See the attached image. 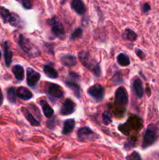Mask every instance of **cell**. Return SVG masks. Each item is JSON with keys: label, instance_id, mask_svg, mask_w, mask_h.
I'll return each instance as SVG.
<instances>
[{"label": "cell", "instance_id": "8992f818", "mask_svg": "<svg viewBox=\"0 0 159 160\" xmlns=\"http://www.w3.org/2000/svg\"><path fill=\"white\" fill-rule=\"evenodd\" d=\"M45 93L51 99H59L63 96V90L57 84L48 83L45 86Z\"/></svg>", "mask_w": 159, "mask_h": 160}, {"label": "cell", "instance_id": "484cf974", "mask_svg": "<svg viewBox=\"0 0 159 160\" xmlns=\"http://www.w3.org/2000/svg\"><path fill=\"white\" fill-rule=\"evenodd\" d=\"M82 35H83L82 29H81V28H76V29L72 33L71 36H70V40L71 41L76 40V39L80 38Z\"/></svg>", "mask_w": 159, "mask_h": 160}, {"label": "cell", "instance_id": "5b68a950", "mask_svg": "<svg viewBox=\"0 0 159 160\" xmlns=\"http://www.w3.org/2000/svg\"><path fill=\"white\" fill-rule=\"evenodd\" d=\"M48 23L51 26V32L53 33L55 36L58 38L64 39L65 38V31H64L63 26H62V23L59 20V19L56 17H52L51 19L48 20Z\"/></svg>", "mask_w": 159, "mask_h": 160}, {"label": "cell", "instance_id": "30bf717a", "mask_svg": "<svg viewBox=\"0 0 159 160\" xmlns=\"http://www.w3.org/2000/svg\"><path fill=\"white\" fill-rule=\"evenodd\" d=\"M41 78L40 73L36 72L34 69L28 67L26 70V83L30 87H34Z\"/></svg>", "mask_w": 159, "mask_h": 160}, {"label": "cell", "instance_id": "44dd1931", "mask_svg": "<svg viewBox=\"0 0 159 160\" xmlns=\"http://www.w3.org/2000/svg\"><path fill=\"white\" fill-rule=\"evenodd\" d=\"M12 73L15 76L16 79L18 80L19 81H21L24 77V70L23 67L20 65H16L12 67Z\"/></svg>", "mask_w": 159, "mask_h": 160}, {"label": "cell", "instance_id": "d4e9b609", "mask_svg": "<svg viewBox=\"0 0 159 160\" xmlns=\"http://www.w3.org/2000/svg\"><path fill=\"white\" fill-rule=\"evenodd\" d=\"M7 98L11 103H16L17 95L14 88H9L7 89Z\"/></svg>", "mask_w": 159, "mask_h": 160}, {"label": "cell", "instance_id": "7c38bea8", "mask_svg": "<svg viewBox=\"0 0 159 160\" xmlns=\"http://www.w3.org/2000/svg\"><path fill=\"white\" fill-rule=\"evenodd\" d=\"M132 89H133L134 93L137 95V98H141L143 96L144 90H143V84L139 78H135L132 81Z\"/></svg>", "mask_w": 159, "mask_h": 160}, {"label": "cell", "instance_id": "9c48e42d", "mask_svg": "<svg viewBox=\"0 0 159 160\" xmlns=\"http://www.w3.org/2000/svg\"><path fill=\"white\" fill-rule=\"evenodd\" d=\"M87 93L90 97L94 98L97 101H101L104 98V91L102 86L100 84H94L91 86L87 90Z\"/></svg>", "mask_w": 159, "mask_h": 160}, {"label": "cell", "instance_id": "f1b7e54d", "mask_svg": "<svg viewBox=\"0 0 159 160\" xmlns=\"http://www.w3.org/2000/svg\"><path fill=\"white\" fill-rule=\"evenodd\" d=\"M22 3V6L24 9H32L33 7V2L31 0H20Z\"/></svg>", "mask_w": 159, "mask_h": 160}, {"label": "cell", "instance_id": "d6a6232c", "mask_svg": "<svg viewBox=\"0 0 159 160\" xmlns=\"http://www.w3.org/2000/svg\"><path fill=\"white\" fill-rule=\"evenodd\" d=\"M2 102H3V95H2V93L1 89H0V106H2Z\"/></svg>", "mask_w": 159, "mask_h": 160}, {"label": "cell", "instance_id": "3957f363", "mask_svg": "<svg viewBox=\"0 0 159 160\" xmlns=\"http://www.w3.org/2000/svg\"><path fill=\"white\" fill-rule=\"evenodd\" d=\"M18 44L20 48H22V50L25 53H26L28 56L34 57V56H39V54H40L39 50L27 38H26L22 34H20V36H19Z\"/></svg>", "mask_w": 159, "mask_h": 160}, {"label": "cell", "instance_id": "4fadbf2b", "mask_svg": "<svg viewBox=\"0 0 159 160\" xmlns=\"http://www.w3.org/2000/svg\"><path fill=\"white\" fill-rule=\"evenodd\" d=\"M71 7L80 15H83L86 12V6L82 0H72Z\"/></svg>", "mask_w": 159, "mask_h": 160}, {"label": "cell", "instance_id": "cb8c5ba5", "mask_svg": "<svg viewBox=\"0 0 159 160\" xmlns=\"http://www.w3.org/2000/svg\"><path fill=\"white\" fill-rule=\"evenodd\" d=\"M123 36L124 38H126L128 41H130V42H134L137 38V34L130 29H126Z\"/></svg>", "mask_w": 159, "mask_h": 160}, {"label": "cell", "instance_id": "836d02e7", "mask_svg": "<svg viewBox=\"0 0 159 160\" xmlns=\"http://www.w3.org/2000/svg\"><path fill=\"white\" fill-rule=\"evenodd\" d=\"M0 59H1V52H0Z\"/></svg>", "mask_w": 159, "mask_h": 160}, {"label": "cell", "instance_id": "52a82bcc", "mask_svg": "<svg viewBox=\"0 0 159 160\" xmlns=\"http://www.w3.org/2000/svg\"><path fill=\"white\" fill-rule=\"evenodd\" d=\"M78 139L80 142H87V141L94 140V137L97 138V135L94 134L90 128L87 127H84L78 130L77 131Z\"/></svg>", "mask_w": 159, "mask_h": 160}, {"label": "cell", "instance_id": "1f68e13d", "mask_svg": "<svg viewBox=\"0 0 159 160\" xmlns=\"http://www.w3.org/2000/svg\"><path fill=\"white\" fill-rule=\"evenodd\" d=\"M136 53H137V55L140 58V59H143V58H144V53L142 52V50L137 48V49H136Z\"/></svg>", "mask_w": 159, "mask_h": 160}, {"label": "cell", "instance_id": "d6986e66", "mask_svg": "<svg viewBox=\"0 0 159 160\" xmlns=\"http://www.w3.org/2000/svg\"><path fill=\"white\" fill-rule=\"evenodd\" d=\"M22 111H23V113L24 114L25 117L27 120V121L31 123L32 126L34 127H38L40 126V122L38 120H36L34 117V116L31 114V112L30 111H28L26 108H22Z\"/></svg>", "mask_w": 159, "mask_h": 160}, {"label": "cell", "instance_id": "e0dca14e", "mask_svg": "<svg viewBox=\"0 0 159 160\" xmlns=\"http://www.w3.org/2000/svg\"><path fill=\"white\" fill-rule=\"evenodd\" d=\"M75 128V120L74 119H69L64 122L63 128H62V134L66 135L70 134Z\"/></svg>", "mask_w": 159, "mask_h": 160}, {"label": "cell", "instance_id": "6da1fadb", "mask_svg": "<svg viewBox=\"0 0 159 160\" xmlns=\"http://www.w3.org/2000/svg\"><path fill=\"white\" fill-rule=\"evenodd\" d=\"M79 59L83 65L94 73L95 77L101 75V67L96 59L91 56L87 51H81L79 52Z\"/></svg>", "mask_w": 159, "mask_h": 160}, {"label": "cell", "instance_id": "ba28073f", "mask_svg": "<svg viewBox=\"0 0 159 160\" xmlns=\"http://www.w3.org/2000/svg\"><path fill=\"white\" fill-rule=\"evenodd\" d=\"M115 103L117 106H126L128 103V94L126 88L119 87L115 94Z\"/></svg>", "mask_w": 159, "mask_h": 160}, {"label": "cell", "instance_id": "2e32d148", "mask_svg": "<svg viewBox=\"0 0 159 160\" xmlns=\"http://www.w3.org/2000/svg\"><path fill=\"white\" fill-rule=\"evenodd\" d=\"M65 84L73 92L76 98H80V86L76 83H75L73 81H65Z\"/></svg>", "mask_w": 159, "mask_h": 160}, {"label": "cell", "instance_id": "4316f807", "mask_svg": "<svg viewBox=\"0 0 159 160\" xmlns=\"http://www.w3.org/2000/svg\"><path fill=\"white\" fill-rule=\"evenodd\" d=\"M102 119L103 121L105 124H109L110 123H112V117H111V114L109 113L108 111H104L102 114Z\"/></svg>", "mask_w": 159, "mask_h": 160}, {"label": "cell", "instance_id": "f546056e", "mask_svg": "<svg viewBox=\"0 0 159 160\" xmlns=\"http://www.w3.org/2000/svg\"><path fill=\"white\" fill-rule=\"evenodd\" d=\"M112 81H113L115 84H120V83L123 82V78H122V76L121 74H120L119 72L115 73V74L114 75V77L112 78Z\"/></svg>", "mask_w": 159, "mask_h": 160}, {"label": "cell", "instance_id": "9a60e30c", "mask_svg": "<svg viewBox=\"0 0 159 160\" xmlns=\"http://www.w3.org/2000/svg\"><path fill=\"white\" fill-rule=\"evenodd\" d=\"M17 97L23 100H30L32 98L33 95L31 91L25 87H20L17 90Z\"/></svg>", "mask_w": 159, "mask_h": 160}, {"label": "cell", "instance_id": "7402d4cb", "mask_svg": "<svg viewBox=\"0 0 159 160\" xmlns=\"http://www.w3.org/2000/svg\"><path fill=\"white\" fill-rule=\"evenodd\" d=\"M117 62L122 67H127V66H129L130 64L129 58L126 54H124V53H120L117 56Z\"/></svg>", "mask_w": 159, "mask_h": 160}, {"label": "cell", "instance_id": "603a6c76", "mask_svg": "<svg viewBox=\"0 0 159 160\" xmlns=\"http://www.w3.org/2000/svg\"><path fill=\"white\" fill-rule=\"evenodd\" d=\"M4 56H5V61H6V64L7 67H9L12 62V52L9 50V46L7 45V43H5L4 47Z\"/></svg>", "mask_w": 159, "mask_h": 160}, {"label": "cell", "instance_id": "5bb4252c", "mask_svg": "<svg viewBox=\"0 0 159 160\" xmlns=\"http://www.w3.org/2000/svg\"><path fill=\"white\" fill-rule=\"evenodd\" d=\"M61 62H62V65L65 66V67H74L77 63V59L73 55H64L61 57L60 59Z\"/></svg>", "mask_w": 159, "mask_h": 160}, {"label": "cell", "instance_id": "ac0fdd59", "mask_svg": "<svg viewBox=\"0 0 159 160\" xmlns=\"http://www.w3.org/2000/svg\"><path fill=\"white\" fill-rule=\"evenodd\" d=\"M42 110H43V113L47 118H51V117L54 114V111H53V109L51 107V106L48 105V103L45 100H41L40 102Z\"/></svg>", "mask_w": 159, "mask_h": 160}, {"label": "cell", "instance_id": "ffe728a7", "mask_svg": "<svg viewBox=\"0 0 159 160\" xmlns=\"http://www.w3.org/2000/svg\"><path fill=\"white\" fill-rule=\"evenodd\" d=\"M44 72H45V75L47 77H48L49 78L51 79H55L59 77V73L56 71L55 69L53 67H51V65H45L43 67Z\"/></svg>", "mask_w": 159, "mask_h": 160}, {"label": "cell", "instance_id": "277c9868", "mask_svg": "<svg viewBox=\"0 0 159 160\" xmlns=\"http://www.w3.org/2000/svg\"><path fill=\"white\" fill-rule=\"evenodd\" d=\"M0 17L5 23H9L12 26L20 27L21 24V20L17 13L10 12L7 9L2 6H0Z\"/></svg>", "mask_w": 159, "mask_h": 160}, {"label": "cell", "instance_id": "83f0119b", "mask_svg": "<svg viewBox=\"0 0 159 160\" xmlns=\"http://www.w3.org/2000/svg\"><path fill=\"white\" fill-rule=\"evenodd\" d=\"M126 160H142L140 154L137 152H132L130 155L126 156Z\"/></svg>", "mask_w": 159, "mask_h": 160}, {"label": "cell", "instance_id": "7a4b0ae2", "mask_svg": "<svg viewBox=\"0 0 159 160\" xmlns=\"http://www.w3.org/2000/svg\"><path fill=\"white\" fill-rule=\"evenodd\" d=\"M158 138V127L156 124L151 123L147 128L146 131L143 137L142 148H147L152 145Z\"/></svg>", "mask_w": 159, "mask_h": 160}, {"label": "cell", "instance_id": "8fae6325", "mask_svg": "<svg viewBox=\"0 0 159 160\" xmlns=\"http://www.w3.org/2000/svg\"><path fill=\"white\" fill-rule=\"evenodd\" d=\"M76 109V105L70 98H67L62 104L60 109V114L62 116H68L73 113Z\"/></svg>", "mask_w": 159, "mask_h": 160}, {"label": "cell", "instance_id": "4dcf8cb0", "mask_svg": "<svg viewBox=\"0 0 159 160\" xmlns=\"http://www.w3.org/2000/svg\"><path fill=\"white\" fill-rule=\"evenodd\" d=\"M142 10H143V12H148L150 10H151V6H150V5L148 4V3H144V4L143 5V6H142Z\"/></svg>", "mask_w": 159, "mask_h": 160}]
</instances>
